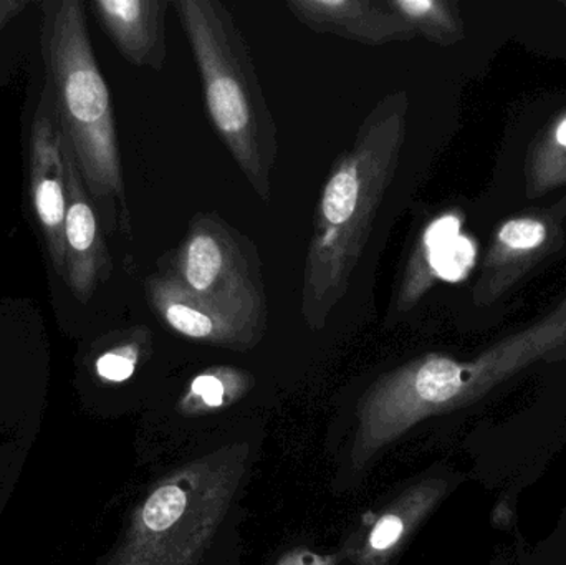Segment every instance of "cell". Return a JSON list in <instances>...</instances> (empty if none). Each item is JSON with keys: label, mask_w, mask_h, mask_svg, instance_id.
I'll use <instances>...</instances> for the list:
<instances>
[{"label": "cell", "mask_w": 566, "mask_h": 565, "mask_svg": "<svg viewBox=\"0 0 566 565\" xmlns=\"http://www.w3.org/2000/svg\"><path fill=\"white\" fill-rule=\"evenodd\" d=\"M408 106L405 92L379 100L326 176L306 249L300 301L303 318L315 331L325 327L352 284L401 161Z\"/></svg>", "instance_id": "obj_1"}, {"label": "cell", "mask_w": 566, "mask_h": 565, "mask_svg": "<svg viewBox=\"0 0 566 565\" xmlns=\"http://www.w3.org/2000/svg\"><path fill=\"white\" fill-rule=\"evenodd\" d=\"M46 82L60 128L106 232L129 234L125 176L108 85L99 72L82 0L42 3Z\"/></svg>", "instance_id": "obj_2"}, {"label": "cell", "mask_w": 566, "mask_h": 565, "mask_svg": "<svg viewBox=\"0 0 566 565\" xmlns=\"http://www.w3.org/2000/svg\"><path fill=\"white\" fill-rule=\"evenodd\" d=\"M566 342V304L538 324L505 338L475 360L444 355L416 358L379 378L359 404V427L352 458H369L406 430L441 411L471 404L499 381Z\"/></svg>", "instance_id": "obj_3"}, {"label": "cell", "mask_w": 566, "mask_h": 565, "mask_svg": "<svg viewBox=\"0 0 566 565\" xmlns=\"http://www.w3.org/2000/svg\"><path fill=\"white\" fill-rule=\"evenodd\" d=\"M175 7L212 126L255 195L269 202L279 156L277 125L248 40L221 0H176Z\"/></svg>", "instance_id": "obj_4"}, {"label": "cell", "mask_w": 566, "mask_h": 565, "mask_svg": "<svg viewBox=\"0 0 566 565\" xmlns=\"http://www.w3.org/2000/svg\"><path fill=\"white\" fill-rule=\"evenodd\" d=\"M248 448H228L159 484L108 565H195L244 477Z\"/></svg>", "instance_id": "obj_5"}, {"label": "cell", "mask_w": 566, "mask_h": 565, "mask_svg": "<svg viewBox=\"0 0 566 565\" xmlns=\"http://www.w3.org/2000/svg\"><path fill=\"white\" fill-rule=\"evenodd\" d=\"M192 294L268 324L261 254L248 236L218 212H198L161 269Z\"/></svg>", "instance_id": "obj_6"}, {"label": "cell", "mask_w": 566, "mask_h": 565, "mask_svg": "<svg viewBox=\"0 0 566 565\" xmlns=\"http://www.w3.org/2000/svg\"><path fill=\"white\" fill-rule=\"evenodd\" d=\"M29 192L33 215L49 252L50 264L60 279H65L63 224L66 185L63 133L52 93L46 85L43 86L30 128Z\"/></svg>", "instance_id": "obj_7"}, {"label": "cell", "mask_w": 566, "mask_h": 565, "mask_svg": "<svg viewBox=\"0 0 566 565\" xmlns=\"http://www.w3.org/2000/svg\"><path fill=\"white\" fill-rule=\"evenodd\" d=\"M145 292L159 322L189 341L244 352L268 331V324L198 297L163 271L146 279Z\"/></svg>", "instance_id": "obj_8"}, {"label": "cell", "mask_w": 566, "mask_h": 565, "mask_svg": "<svg viewBox=\"0 0 566 565\" xmlns=\"http://www.w3.org/2000/svg\"><path fill=\"white\" fill-rule=\"evenodd\" d=\"M66 211L63 224L65 241V284L76 301L88 304L99 284L112 278L113 262L99 228L98 212L83 182L75 153L63 136Z\"/></svg>", "instance_id": "obj_9"}, {"label": "cell", "mask_w": 566, "mask_h": 565, "mask_svg": "<svg viewBox=\"0 0 566 565\" xmlns=\"http://www.w3.org/2000/svg\"><path fill=\"white\" fill-rule=\"evenodd\" d=\"M286 9L306 29L363 45L408 42L416 32L389 0H289Z\"/></svg>", "instance_id": "obj_10"}, {"label": "cell", "mask_w": 566, "mask_h": 565, "mask_svg": "<svg viewBox=\"0 0 566 565\" xmlns=\"http://www.w3.org/2000/svg\"><path fill=\"white\" fill-rule=\"evenodd\" d=\"M90 7L126 62L156 72L165 69L168 0H95Z\"/></svg>", "instance_id": "obj_11"}, {"label": "cell", "mask_w": 566, "mask_h": 565, "mask_svg": "<svg viewBox=\"0 0 566 565\" xmlns=\"http://www.w3.org/2000/svg\"><path fill=\"white\" fill-rule=\"evenodd\" d=\"M39 423L40 411H12L0 407V490L17 473Z\"/></svg>", "instance_id": "obj_12"}, {"label": "cell", "mask_w": 566, "mask_h": 565, "mask_svg": "<svg viewBox=\"0 0 566 565\" xmlns=\"http://www.w3.org/2000/svg\"><path fill=\"white\" fill-rule=\"evenodd\" d=\"M389 3L415 30L416 35L421 33L439 43L458 39L461 27L449 3L438 0H389Z\"/></svg>", "instance_id": "obj_13"}, {"label": "cell", "mask_w": 566, "mask_h": 565, "mask_svg": "<svg viewBox=\"0 0 566 565\" xmlns=\"http://www.w3.org/2000/svg\"><path fill=\"white\" fill-rule=\"evenodd\" d=\"M251 385V375L231 367H218L205 372L192 380L185 404H199L202 407L216 408L241 397Z\"/></svg>", "instance_id": "obj_14"}, {"label": "cell", "mask_w": 566, "mask_h": 565, "mask_svg": "<svg viewBox=\"0 0 566 565\" xmlns=\"http://www.w3.org/2000/svg\"><path fill=\"white\" fill-rule=\"evenodd\" d=\"M151 332L148 327H135L128 331L119 344L99 355L96 360V374L106 381L128 380L138 367L139 358L146 348L151 347Z\"/></svg>", "instance_id": "obj_15"}, {"label": "cell", "mask_w": 566, "mask_h": 565, "mask_svg": "<svg viewBox=\"0 0 566 565\" xmlns=\"http://www.w3.org/2000/svg\"><path fill=\"white\" fill-rule=\"evenodd\" d=\"M434 249V268L442 278L458 281L474 264L475 248L469 239L454 238Z\"/></svg>", "instance_id": "obj_16"}, {"label": "cell", "mask_w": 566, "mask_h": 565, "mask_svg": "<svg viewBox=\"0 0 566 565\" xmlns=\"http://www.w3.org/2000/svg\"><path fill=\"white\" fill-rule=\"evenodd\" d=\"M545 238H547V229L544 222L537 219H514L505 222L499 231V241L515 251H531L538 248L544 244Z\"/></svg>", "instance_id": "obj_17"}, {"label": "cell", "mask_w": 566, "mask_h": 565, "mask_svg": "<svg viewBox=\"0 0 566 565\" xmlns=\"http://www.w3.org/2000/svg\"><path fill=\"white\" fill-rule=\"evenodd\" d=\"M405 516L401 514L388 513L382 516L381 520L376 524L375 530L369 534V547L376 553H382V551L391 550L396 543H399L402 534L406 531Z\"/></svg>", "instance_id": "obj_18"}, {"label": "cell", "mask_w": 566, "mask_h": 565, "mask_svg": "<svg viewBox=\"0 0 566 565\" xmlns=\"http://www.w3.org/2000/svg\"><path fill=\"white\" fill-rule=\"evenodd\" d=\"M29 7L27 0H0V32Z\"/></svg>", "instance_id": "obj_19"}, {"label": "cell", "mask_w": 566, "mask_h": 565, "mask_svg": "<svg viewBox=\"0 0 566 565\" xmlns=\"http://www.w3.org/2000/svg\"><path fill=\"white\" fill-rule=\"evenodd\" d=\"M557 142L560 143L562 146H566V119L558 125Z\"/></svg>", "instance_id": "obj_20"}]
</instances>
